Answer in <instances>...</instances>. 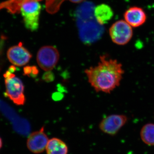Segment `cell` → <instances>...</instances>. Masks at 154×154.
I'll list each match as a JSON object with an SVG mask.
<instances>
[{
    "instance_id": "1",
    "label": "cell",
    "mask_w": 154,
    "mask_h": 154,
    "mask_svg": "<svg viewBox=\"0 0 154 154\" xmlns=\"http://www.w3.org/2000/svg\"><path fill=\"white\" fill-rule=\"evenodd\" d=\"M124 72L120 63L106 55L100 56L97 66L85 70L89 83L95 91L108 94L119 86Z\"/></svg>"
},
{
    "instance_id": "2",
    "label": "cell",
    "mask_w": 154,
    "mask_h": 154,
    "mask_svg": "<svg viewBox=\"0 0 154 154\" xmlns=\"http://www.w3.org/2000/svg\"><path fill=\"white\" fill-rule=\"evenodd\" d=\"M94 4L85 2L78 7L75 13L79 38L86 45L98 41L103 34L102 25L97 22L94 16Z\"/></svg>"
},
{
    "instance_id": "3",
    "label": "cell",
    "mask_w": 154,
    "mask_h": 154,
    "mask_svg": "<svg viewBox=\"0 0 154 154\" xmlns=\"http://www.w3.org/2000/svg\"><path fill=\"white\" fill-rule=\"evenodd\" d=\"M16 67L11 66L5 73L6 94L13 102L18 105H24L26 101L24 86L22 80L14 73Z\"/></svg>"
},
{
    "instance_id": "4",
    "label": "cell",
    "mask_w": 154,
    "mask_h": 154,
    "mask_svg": "<svg viewBox=\"0 0 154 154\" xmlns=\"http://www.w3.org/2000/svg\"><path fill=\"white\" fill-rule=\"evenodd\" d=\"M42 7L40 2L32 0L22 5L20 13L26 28L31 31L38 30Z\"/></svg>"
},
{
    "instance_id": "5",
    "label": "cell",
    "mask_w": 154,
    "mask_h": 154,
    "mask_svg": "<svg viewBox=\"0 0 154 154\" xmlns=\"http://www.w3.org/2000/svg\"><path fill=\"white\" fill-rule=\"evenodd\" d=\"M109 35L113 43L124 45L130 41L133 35L132 27L125 20L116 21L109 29Z\"/></svg>"
},
{
    "instance_id": "6",
    "label": "cell",
    "mask_w": 154,
    "mask_h": 154,
    "mask_svg": "<svg viewBox=\"0 0 154 154\" xmlns=\"http://www.w3.org/2000/svg\"><path fill=\"white\" fill-rule=\"evenodd\" d=\"M59 58V52L58 50L54 46L51 45L41 47L36 56L38 65L45 71H49L54 68Z\"/></svg>"
},
{
    "instance_id": "7",
    "label": "cell",
    "mask_w": 154,
    "mask_h": 154,
    "mask_svg": "<svg viewBox=\"0 0 154 154\" xmlns=\"http://www.w3.org/2000/svg\"><path fill=\"white\" fill-rule=\"evenodd\" d=\"M127 121L126 116L112 114L102 119L99 124V128L105 133L113 136L118 133Z\"/></svg>"
},
{
    "instance_id": "8",
    "label": "cell",
    "mask_w": 154,
    "mask_h": 154,
    "mask_svg": "<svg viewBox=\"0 0 154 154\" xmlns=\"http://www.w3.org/2000/svg\"><path fill=\"white\" fill-rule=\"evenodd\" d=\"M48 141L43 127L39 130L30 134L27 140V147L33 153L40 154L46 149Z\"/></svg>"
},
{
    "instance_id": "9",
    "label": "cell",
    "mask_w": 154,
    "mask_h": 154,
    "mask_svg": "<svg viewBox=\"0 0 154 154\" xmlns=\"http://www.w3.org/2000/svg\"><path fill=\"white\" fill-rule=\"evenodd\" d=\"M9 61L14 65L22 66L29 62L32 55L22 43L10 48L7 52Z\"/></svg>"
},
{
    "instance_id": "10",
    "label": "cell",
    "mask_w": 154,
    "mask_h": 154,
    "mask_svg": "<svg viewBox=\"0 0 154 154\" xmlns=\"http://www.w3.org/2000/svg\"><path fill=\"white\" fill-rule=\"evenodd\" d=\"M124 20L132 28H137L143 25L146 21L145 11L138 7H131L124 14Z\"/></svg>"
},
{
    "instance_id": "11",
    "label": "cell",
    "mask_w": 154,
    "mask_h": 154,
    "mask_svg": "<svg viewBox=\"0 0 154 154\" xmlns=\"http://www.w3.org/2000/svg\"><path fill=\"white\" fill-rule=\"evenodd\" d=\"M94 15L100 25L107 24L113 17V11L111 7L105 4L98 5L94 8Z\"/></svg>"
},
{
    "instance_id": "12",
    "label": "cell",
    "mask_w": 154,
    "mask_h": 154,
    "mask_svg": "<svg viewBox=\"0 0 154 154\" xmlns=\"http://www.w3.org/2000/svg\"><path fill=\"white\" fill-rule=\"evenodd\" d=\"M45 150L47 154H67L68 152L66 143L55 137L49 140Z\"/></svg>"
},
{
    "instance_id": "13",
    "label": "cell",
    "mask_w": 154,
    "mask_h": 154,
    "mask_svg": "<svg viewBox=\"0 0 154 154\" xmlns=\"http://www.w3.org/2000/svg\"><path fill=\"white\" fill-rule=\"evenodd\" d=\"M32 0H7L0 3V11L5 9L11 14L20 13V9L25 3ZM41 2L42 0H36Z\"/></svg>"
},
{
    "instance_id": "14",
    "label": "cell",
    "mask_w": 154,
    "mask_h": 154,
    "mask_svg": "<svg viewBox=\"0 0 154 154\" xmlns=\"http://www.w3.org/2000/svg\"><path fill=\"white\" fill-rule=\"evenodd\" d=\"M142 140L149 146L154 145V124L148 123L145 125L140 131Z\"/></svg>"
},
{
    "instance_id": "15",
    "label": "cell",
    "mask_w": 154,
    "mask_h": 154,
    "mask_svg": "<svg viewBox=\"0 0 154 154\" xmlns=\"http://www.w3.org/2000/svg\"><path fill=\"white\" fill-rule=\"evenodd\" d=\"M66 0H45V9L48 14H54L59 11L63 3ZM73 3H80L84 0H68Z\"/></svg>"
},
{
    "instance_id": "16",
    "label": "cell",
    "mask_w": 154,
    "mask_h": 154,
    "mask_svg": "<svg viewBox=\"0 0 154 154\" xmlns=\"http://www.w3.org/2000/svg\"><path fill=\"white\" fill-rule=\"evenodd\" d=\"M36 68H34V67L26 66L24 69V74L27 75H31L32 74L34 75L37 73V71H35Z\"/></svg>"
},
{
    "instance_id": "17",
    "label": "cell",
    "mask_w": 154,
    "mask_h": 154,
    "mask_svg": "<svg viewBox=\"0 0 154 154\" xmlns=\"http://www.w3.org/2000/svg\"><path fill=\"white\" fill-rule=\"evenodd\" d=\"M2 146V139L0 137V149H1V148Z\"/></svg>"
}]
</instances>
